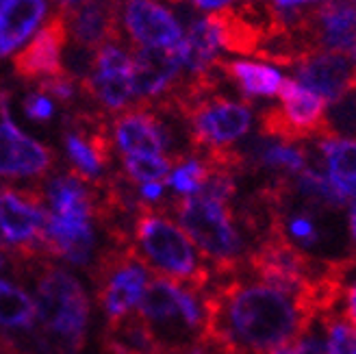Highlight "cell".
<instances>
[{"label":"cell","instance_id":"1","mask_svg":"<svg viewBox=\"0 0 356 354\" xmlns=\"http://www.w3.org/2000/svg\"><path fill=\"white\" fill-rule=\"evenodd\" d=\"M200 354H270L296 344L319 311L261 280L226 276L202 291Z\"/></svg>","mask_w":356,"mask_h":354},{"label":"cell","instance_id":"2","mask_svg":"<svg viewBox=\"0 0 356 354\" xmlns=\"http://www.w3.org/2000/svg\"><path fill=\"white\" fill-rule=\"evenodd\" d=\"M35 272V309L42 326L44 354H81L89 324V300L74 274L38 261Z\"/></svg>","mask_w":356,"mask_h":354},{"label":"cell","instance_id":"3","mask_svg":"<svg viewBox=\"0 0 356 354\" xmlns=\"http://www.w3.org/2000/svg\"><path fill=\"white\" fill-rule=\"evenodd\" d=\"M131 241L150 272L172 278L200 293L211 285V268L195 252V246L183 228L165 214V209H156L139 200Z\"/></svg>","mask_w":356,"mask_h":354},{"label":"cell","instance_id":"4","mask_svg":"<svg viewBox=\"0 0 356 354\" xmlns=\"http://www.w3.org/2000/svg\"><path fill=\"white\" fill-rule=\"evenodd\" d=\"M176 220L200 250V257L209 261L211 272L218 276H237L245 268V250L241 233L235 226L230 204L207 196H187L172 202Z\"/></svg>","mask_w":356,"mask_h":354},{"label":"cell","instance_id":"5","mask_svg":"<svg viewBox=\"0 0 356 354\" xmlns=\"http://www.w3.org/2000/svg\"><path fill=\"white\" fill-rule=\"evenodd\" d=\"M170 109L187 120L189 144L198 154L230 148L252 127V109L245 102L216 94V90L183 98Z\"/></svg>","mask_w":356,"mask_h":354},{"label":"cell","instance_id":"6","mask_svg":"<svg viewBox=\"0 0 356 354\" xmlns=\"http://www.w3.org/2000/svg\"><path fill=\"white\" fill-rule=\"evenodd\" d=\"M278 98V107H267L259 115L261 137L287 141V144L337 137L330 129L326 102L302 87L296 79L282 81Z\"/></svg>","mask_w":356,"mask_h":354},{"label":"cell","instance_id":"7","mask_svg":"<svg viewBox=\"0 0 356 354\" xmlns=\"http://www.w3.org/2000/svg\"><path fill=\"white\" fill-rule=\"evenodd\" d=\"M150 270L131 246H115L104 250L92 268L96 298L109 320H118L139 307L148 285Z\"/></svg>","mask_w":356,"mask_h":354},{"label":"cell","instance_id":"8","mask_svg":"<svg viewBox=\"0 0 356 354\" xmlns=\"http://www.w3.org/2000/svg\"><path fill=\"white\" fill-rule=\"evenodd\" d=\"M63 146L70 170L89 183L102 181V170L111 166L113 141L111 131L100 113L79 111L65 118Z\"/></svg>","mask_w":356,"mask_h":354},{"label":"cell","instance_id":"9","mask_svg":"<svg viewBox=\"0 0 356 354\" xmlns=\"http://www.w3.org/2000/svg\"><path fill=\"white\" fill-rule=\"evenodd\" d=\"M81 90L102 109L124 111L133 92V57L118 44H104L94 52L92 74L81 79Z\"/></svg>","mask_w":356,"mask_h":354},{"label":"cell","instance_id":"10","mask_svg":"<svg viewBox=\"0 0 356 354\" xmlns=\"http://www.w3.org/2000/svg\"><path fill=\"white\" fill-rule=\"evenodd\" d=\"M55 168V152L29 137L9 115L7 96L0 98V179H44Z\"/></svg>","mask_w":356,"mask_h":354},{"label":"cell","instance_id":"11","mask_svg":"<svg viewBox=\"0 0 356 354\" xmlns=\"http://www.w3.org/2000/svg\"><path fill=\"white\" fill-rule=\"evenodd\" d=\"M296 81L326 104H337L356 92L352 57L332 50H313L302 57L296 63Z\"/></svg>","mask_w":356,"mask_h":354},{"label":"cell","instance_id":"12","mask_svg":"<svg viewBox=\"0 0 356 354\" xmlns=\"http://www.w3.org/2000/svg\"><path fill=\"white\" fill-rule=\"evenodd\" d=\"M70 40L65 13L59 11L48 17L46 24L35 35L33 42L13 57V72L22 81H46L63 74V48Z\"/></svg>","mask_w":356,"mask_h":354},{"label":"cell","instance_id":"13","mask_svg":"<svg viewBox=\"0 0 356 354\" xmlns=\"http://www.w3.org/2000/svg\"><path fill=\"white\" fill-rule=\"evenodd\" d=\"M124 26L141 48L176 50L185 29L159 0H124Z\"/></svg>","mask_w":356,"mask_h":354},{"label":"cell","instance_id":"14","mask_svg":"<svg viewBox=\"0 0 356 354\" xmlns=\"http://www.w3.org/2000/svg\"><path fill=\"white\" fill-rule=\"evenodd\" d=\"M183 72L176 50L137 48L133 55V92L141 102L165 100Z\"/></svg>","mask_w":356,"mask_h":354},{"label":"cell","instance_id":"15","mask_svg":"<svg viewBox=\"0 0 356 354\" xmlns=\"http://www.w3.org/2000/svg\"><path fill=\"white\" fill-rule=\"evenodd\" d=\"M115 146L124 156L135 154H165L170 146V131L148 107H133L122 111L113 122Z\"/></svg>","mask_w":356,"mask_h":354},{"label":"cell","instance_id":"16","mask_svg":"<svg viewBox=\"0 0 356 354\" xmlns=\"http://www.w3.org/2000/svg\"><path fill=\"white\" fill-rule=\"evenodd\" d=\"M63 13L70 38L81 48L96 52L100 46L120 40V0H87Z\"/></svg>","mask_w":356,"mask_h":354},{"label":"cell","instance_id":"17","mask_svg":"<svg viewBox=\"0 0 356 354\" xmlns=\"http://www.w3.org/2000/svg\"><path fill=\"white\" fill-rule=\"evenodd\" d=\"M313 38L324 50L352 55L356 50V3L326 0L313 11Z\"/></svg>","mask_w":356,"mask_h":354},{"label":"cell","instance_id":"18","mask_svg":"<svg viewBox=\"0 0 356 354\" xmlns=\"http://www.w3.org/2000/svg\"><path fill=\"white\" fill-rule=\"evenodd\" d=\"M46 15V0H0V57L22 46Z\"/></svg>","mask_w":356,"mask_h":354},{"label":"cell","instance_id":"19","mask_svg":"<svg viewBox=\"0 0 356 354\" xmlns=\"http://www.w3.org/2000/svg\"><path fill=\"white\" fill-rule=\"evenodd\" d=\"M224 77L233 81L239 92L245 98H272L278 96L282 74L280 70L270 63H257V61H216Z\"/></svg>","mask_w":356,"mask_h":354},{"label":"cell","instance_id":"20","mask_svg":"<svg viewBox=\"0 0 356 354\" xmlns=\"http://www.w3.org/2000/svg\"><path fill=\"white\" fill-rule=\"evenodd\" d=\"M245 156L248 170H272L276 174H302L309 168V154L307 148H302L298 144H287V141H278V139H270L263 137L261 141H257L254 146H250Z\"/></svg>","mask_w":356,"mask_h":354},{"label":"cell","instance_id":"21","mask_svg":"<svg viewBox=\"0 0 356 354\" xmlns=\"http://www.w3.org/2000/svg\"><path fill=\"white\" fill-rule=\"evenodd\" d=\"M104 354H159L156 344L139 313H127L118 320H106L102 330Z\"/></svg>","mask_w":356,"mask_h":354},{"label":"cell","instance_id":"22","mask_svg":"<svg viewBox=\"0 0 356 354\" xmlns=\"http://www.w3.org/2000/svg\"><path fill=\"white\" fill-rule=\"evenodd\" d=\"M317 146L326 161L328 181L350 202H354L356 200V139L337 135V137L319 139Z\"/></svg>","mask_w":356,"mask_h":354},{"label":"cell","instance_id":"23","mask_svg":"<svg viewBox=\"0 0 356 354\" xmlns=\"http://www.w3.org/2000/svg\"><path fill=\"white\" fill-rule=\"evenodd\" d=\"M35 320H38L35 300L22 287L0 280V326L33 328Z\"/></svg>","mask_w":356,"mask_h":354},{"label":"cell","instance_id":"24","mask_svg":"<svg viewBox=\"0 0 356 354\" xmlns=\"http://www.w3.org/2000/svg\"><path fill=\"white\" fill-rule=\"evenodd\" d=\"M174 159L170 154H135L124 156V179L129 183L148 185V183H168V176L174 168Z\"/></svg>","mask_w":356,"mask_h":354},{"label":"cell","instance_id":"25","mask_svg":"<svg viewBox=\"0 0 356 354\" xmlns=\"http://www.w3.org/2000/svg\"><path fill=\"white\" fill-rule=\"evenodd\" d=\"M209 166L200 156H183L174 163V170L168 176V185L174 189L178 198L195 196L209 179Z\"/></svg>","mask_w":356,"mask_h":354},{"label":"cell","instance_id":"26","mask_svg":"<svg viewBox=\"0 0 356 354\" xmlns=\"http://www.w3.org/2000/svg\"><path fill=\"white\" fill-rule=\"evenodd\" d=\"M326 326L328 354H356V328L346 320L343 313H328L319 317Z\"/></svg>","mask_w":356,"mask_h":354},{"label":"cell","instance_id":"27","mask_svg":"<svg viewBox=\"0 0 356 354\" xmlns=\"http://www.w3.org/2000/svg\"><path fill=\"white\" fill-rule=\"evenodd\" d=\"M81 85H76V81L72 79V74H59V77H50L46 81H40L38 83V92L48 96L50 100L55 98L59 102H72L76 98V90H79Z\"/></svg>","mask_w":356,"mask_h":354},{"label":"cell","instance_id":"28","mask_svg":"<svg viewBox=\"0 0 356 354\" xmlns=\"http://www.w3.org/2000/svg\"><path fill=\"white\" fill-rule=\"evenodd\" d=\"M22 107H24V113L29 120L33 122H50L52 115H55V104H52V100L40 92H33L24 98L22 102Z\"/></svg>","mask_w":356,"mask_h":354},{"label":"cell","instance_id":"29","mask_svg":"<svg viewBox=\"0 0 356 354\" xmlns=\"http://www.w3.org/2000/svg\"><path fill=\"white\" fill-rule=\"evenodd\" d=\"M317 322L319 320H315L305 332H302V337L296 341L293 354H328L326 337H322V332L317 330Z\"/></svg>","mask_w":356,"mask_h":354},{"label":"cell","instance_id":"30","mask_svg":"<svg viewBox=\"0 0 356 354\" xmlns=\"http://www.w3.org/2000/svg\"><path fill=\"white\" fill-rule=\"evenodd\" d=\"M317 3H326V0H272V5L278 13H282L284 17L289 15H302L300 9L307 5H317Z\"/></svg>","mask_w":356,"mask_h":354},{"label":"cell","instance_id":"31","mask_svg":"<svg viewBox=\"0 0 356 354\" xmlns=\"http://www.w3.org/2000/svg\"><path fill=\"white\" fill-rule=\"evenodd\" d=\"M343 317L356 328V278L350 282V287L346 289V309Z\"/></svg>","mask_w":356,"mask_h":354},{"label":"cell","instance_id":"32","mask_svg":"<svg viewBox=\"0 0 356 354\" xmlns=\"http://www.w3.org/2000/svg\"><path fill=\"white\" fill-rule=\"evenodd\" d=\"M350 237L356 246V200L352 202V211H350Z\"/></svg>","mask_w":356,"mask_h":354},{"label":"cell","instance_id":"33","mask_svg":"<svg viewBox=\"0 0 356 354\" xmlns=\"http://www.w3.org/2000/svg\"><path fill=\"white\" fill-rule=\"evenodd\" d=\"M55 3L61 7V11H70V9H74V7L87 3V0H55Z\"/></svg>","mask_w":356,"mask_h":354},{"label":"cell","instance_id":"34","mask_svg":"<svg viewBox=\"0 0 356 354\" xmlns=\"http://www.w3.org/2000/svg\"><path fill=\"white\" fill-rule=\"evenodd\" d=\"M293 348H296V344H289V346H282V348H278V350H274L270 354H293Z\"/></svg>","mask_w":356,"mask_h":354},{"label":"cell","instance_id":"35","mask_svg":"<svg viewBox=\"0 0 356 354\" xmlns=\"http://www.w3.org/2000/svg\"><path fill=\"white\" fill-rule=\"evenodd\" d=\"M352 63H354V87H356V50L352 52Z\"/></svg>","mask_w":356,"mask_h":354},{"label":"cell","instance_id":"36","mask_svg":"<svg viewBox=\"0 0 356 354\" xmlns=\"http://www.w3.org/2000/svg\"><path fill=\"white\" fill-rule=\"evenodd\" d=\"M0 98H3V94H0Z\"/></svg>","mask_w":356,"mask_h":354}]
</instances>
